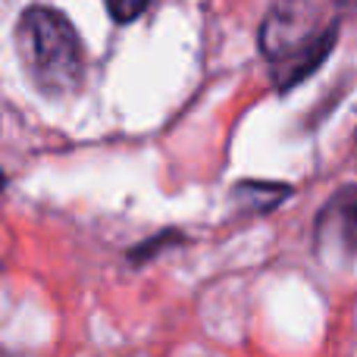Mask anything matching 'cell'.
<instances>
[{"label": "cell", "mask_w": 357, "mask_h": 357, "mask_svg": "<svg viewBox=\"0 0 357 357\" xmlns=\"http://www.w3.org/2000/svg\"><path fill=\"white\" fill-rule=\"evenodd\" d=\"M16 50L29 82L47 98L75 91L82 79V44L73 22L50 6H29L16 25Z\"/></svg>", "instance_id": "1"}, {"label": "cell", "mask_w": 357, "mask_h": 357, "mask_svg": "<svg viewBox=\"0 0 357 357\" xmlns=\"http://www.w3.org/2000/svg\"><path fill=\"white\" fill-rule=\"evenodd\" d=\"M335 44V22L323 25L320 10L307 0H282L260 25V47L273 63L276 88L304 82Z\"/></svg>", "instance_id": "2"}, {"label": "cell", "mask_w": 357, "mask_h": 357, "mask_svg": "<svg viewBox=\"0 0 357 357\" xmlns=\"http://www.w3.org/2000/svg\"><path fill=\"white\" fill-rule=\"evenodd\" d=\"M320 248L323 254L357 257V188L342 191L326 204L320 216Z\"/></svg>", "instance_id": "3"}, {"label": "cell", "mask_w": 357, "mask_h": 357, "mask_svg": "<svg viewBox=\"0 0 357 357\" xmlns=\"http://www.w3.org/2000/svg\"><path fill=\"white\" fill-rule=\"evenodd\" d=\"M104 3L116 22H132V19H138L144 10H148L151 0H104Z\"/></svg>", "instance_id": "4"}]
</instances>
